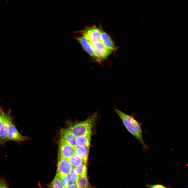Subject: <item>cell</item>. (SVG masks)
I'll return each mask as SVG.
<instances>
[{
  "mask_svg": "<svg viewBox=\"0 0 188 188\" xmlns=\"http://www.w3.org/2000/svg\"><path fill=\"white\" fill-rule=\"evenodd\" d=\"M115 110L128 131L140 142L144 149H148V147L143 138L142 124L132 115L125 114L117 109Z\"/></svg>",
  "mask_w": 188,
  "mask_h": 188,
  "instance_id": "obj_1",
  "label": "cell"
},
{
  "mask_svg": "<svg viewBox=\"0 0 188 188\" xmlns=\"http://www.w3.org/2000/svg\"><path fill=\"white\" fill-rule=\"evenodd\" d=\"M97 115L94 113L85 120L71 125L68 128L76 137L91 133Z\"/></svg>",
  "mask_w": 188,
  "mask_h": 188,
  "instance_id": "obj_2",
  "label": "cell"
},
{
  "mask_svg": "<svg viewBox=\"0 0 188 188\" xmlns=\"http://www.w3.org/2000/svg\"><path fill=\"white\" fill-rule=\"evenodd\" d=\"M89 43L93 52L94 58L98 62L106 58L112 52V50L107 48L101 42Z\"/></svg>",
  "mask_w": 188,
  "mask_h": 188,
  "instance_id": "obj_3",
  "label": "cell"
},
{
  "mask_svg": "<svg viewBox=\"0 0 188 188\" xmlns=\"http://www.w3.org/2000/svg\"><path fill=\"white\" fill-rule=\"evenodd\" d=\"M81 32L83 36L89 42H102L101 29L93 26L87 27Z\"/></svg>",
  "mask_w": 188,
  "mask_h": 188,
  "instance_id": "obj_4",
  "label": "cell"
},
{
  "mask_svg": "<svg viewBox=\"0 0 188 188\" xmlns=\"http://www.w3.org/2000/svg\"><path fill=\"white\" fill-rule=\"evenodd\" d=\"M74 153V148L61 138L58 145V158L68 159Z\"/></svg>",
  "mask_w": 188,
  "mask_h": 188,
  "instance_id": "obj_5",
  "label": "cell"
},
{
  "mask_svg": "<svg viewBox=\"0 0 188 188\" xmlns=\"http://www.w3.org/2000/svg\"><path fill=\"white\" fill-rule=\"evenodd\" d=\"M7 138L8 140L16 142H20L28 139L27 137L23 136L19 132L14 124L12 119L9 122Z\"/></svg>",
  "mask_w": 188,
  "mask_h": 188,
  "instance_id": "obj_6",
  "label": "cell"
},
{
  "mask_svg": "<svg viewBox=\"0 0 188 188\" xmlns=\"http://www.w3.org/2000/svg\"><path fill=\"white\" fill-rule=\"evenodd\" d=\"M72 168L67 159L58 158L56 175L59 176L68 175Z\"/></svg>",
  "mask_w": 188,
  "mask_h": 188,
  "instance_id": "obj_7",
  "label": "cell"
},
{
  "mask_svg": "<svg viewBox=\"0 0 188 188\" xmlns=\"http://www.w3.org/2000/svg\"><path fill=\"white\" fill-rule=\"evenodd\" d=\"M61 138L63 139L73 148L76 145V137L68 128H62L60 131Z\"/></svg>",
  "mask_w": 188,
  "mask_h": 188,
  "instance_id": "obj_8",
  "label": "cell"
},
{
  "mask_svg": "<svg viewBox=\"0 0 188 188\" xmlns=\"http://www.w3.org/2000/svg\"><path fill=\"white\" fill-rule=\"evenodd\" d=\"M11 119L8 114L6 119L0 129V140L1 143H5L8 141L7 136L9 122Z\"/></svg>",
  "mask_w": 188,
  "mask_h": 188,
  "instance_id": "obj_9",
  "label": "cell"
},
{
  "mask_svg": "<svg viewBox=\"0 0 188 188\" xmlns=\"http://www.w3.org/2000/svg\"><path fill=\"white\" fill-rule=\"evenodd\" d=\"M91 136V133L76 137V145L90 148Z\"/></svg>",
  "mask_w": 188,
  "mask_h": 188,
  "instance_id": "obj_10",
  "label": "cell"
},
{
  "mask_svg": "<svg viewBox=\"0 0 188 188\" xmlns=\"http://www.w3.org/2000/svg\"><path fill=\"white\" fill-rule=\"evenodd\" d=\"M102 42L107 48L112 51L116 48L115 45L110 36L104 31L101 29Z\"/></svg>",
  "mask_w": 188,
  "mask_h": 188,
  "instance_id": "obj_11",
  "label": "cell"
},
{
  "mask_svg": "<svg viewBox=\"0 0 188 188\" xmlns=\"http://www.w3.org/2000/svg\"><path fill=\"white\" fill-rule=\"evenodd\" d=\"M74 148L75 153L81 157L87 163L90 148L76 145Z\"/></svg>",
  "mask_w": 188,
  "mask_h": 188,
  "instance_id": "obj_12",
  "label": "cell"
},
{
  "mask_svg": "<svg viewBox=\"0 0 188 188\" xmlns=\"http://www.w3.org/2000/svg\"><path fill=\"white\" fill-rule=\"evenodd\" d=\"M76 38L84 49L91 56L94 58L93 52L89 41L83 36L77 37Z\"/></svg>",
  "mask_w": 188,
  "mask_h": 188,
  "instance_id": "obj_13",
  "label": "cell"
},
{
  "mask_svg": "<svg viewBox=\"0 0 188 188\" xmlns=\"http://www.w3.org/2000/svg\"><path fill=\"white\" fill-rule=\"evenodd\" d=\"M67 159L73 167L78 166L84 163L86 164L81 157L75 153Z\"/></svg>",
  "mask_w": 188,
  "mask_h": 188,
  "instance_id": "obj_14",
  "label": "cell"
},
{
  "mask_svg": "<svg viewBox=\"0 0 188 188\" xmlns=\"http://www.w3.org/2000/svg\"><path fill=\"white\" fill-rule=\"evenodd\" d=\"M74 172L79 177L87 176V167L86 164H83L79 166L73 167Z\"/></svg>",
  "mask_w": 188,
  "mask_h": 188,
  "instance_id": "obj_15",
  "label": "cell"
},
{
  "mask_svg": "<svg viewBox=\"0 0 188 188\" xmlns=\"http://www.w3.org/2000/svg\"><path fill=\"white\" fill-rule=\"evenodd\" d=\"M75 183L78 188H89V184L87 176L79 177Z\"/></svg>",
  "mask_w": 188,
  "mask_h": 188,
  "instance_id": "obj_16",
  "label": "cell"
},
{
  "mask_svg": "<svg viewBox=\"0 0 188 188\" xmlns=\"http://www.w3.org/2000/svg\"><path fill=\"white\" fill-rule=\"evenodd\" d=\"M48 186L49 188H64L59 179L56 175L49 184Z\"/></svg>",
  "mask_w": 188,
  "mask_h": 188,
  "instance_id": "obj_17",
  "label": "cell"
},
{
  "mask_svg": "<svg viewBox=\"0 0 188 188\" xmlns=\"http://www.w3.org/2000/svg\"><path fill=\"white\" fill-rule=\"evenodd\" d=\"M56 175L59 179L61 184L64 187L68 185L73 183L70 179L69 174L64 176H58Z\"/></svg>",
  "mask_w": 188,
  "mask_h": 188,
  "instance_id": "obj_18",
  "label": "cell"
},
{
  "mask_svg": "<svg viewBox=\"0 0 188 188\" xmlns=\"http://www.w3.org/2000/svg\"><path fill=\"white\" fill-rule=\"evenodd\" d=\"M69 175L71 181L72 183H75L79 177L74 172L73 168L69 173Z\"/></svg>",
  "mask_w": 188,
  "mask_h": 188,
  "instance_id": "obj_19",
  "label": "cell"
},
{
  "mask_svg": "<svg viewBox=\"0 0 188 188\" xmlns=\"http://www.w3.org/2000/svg\"><path fill=\"white\" fill-rule=\"evenodd\" d=\"M8 114L3 111L0 116V129L6 119Z\"/></svg>",
  "mask_w": 188,
  "mask_h": 188,
  "instance_id": "obj_20",
  "label": "cell"
},
{
  "mask_svg": "<svg viewBox=\"0 0 188 188\" xmlns=\"http://www.w3.org/2000/svg\"><path fill=\"white\" fill-rule=\"evenodd\" d=\"M147 186L148 188H169L160 184L150 185L148 184Z\"/></svg>",
  "mask_w": 188,
  "mask_h": 188,
  "instance_id": "obj_21",
  "label": "cell"
},
{
  "mask_svg": "<svg viewBox=\"0 0 188 188\" xmlns=\"http://www.w3.org/2000/svg\"><path fill=\"white\" fill-rule=\"evenodd\" d=\"M64 188H78L75 183H72L68 185Z\"/></svg>",
  "mask_w": 188,
  "mask_h": 188,
  "instance_id": "obj_22",
  "label": "cell"
},
{
  "mask_svg": "<svg viewBox=\"0 0 188 188\" xmlns=\"http://www.w3.org/2000/svg\"><path fill=\"white\" fill-rule=\"evenodd\" d=\"M0 188H8L6 185L4 183H0Z\"/></svg>",
  "mask_w": 188,
  "mask_h": 188,
  "instance_id": "obj_23",
  "label": "cell"
},
{
  "mask_svg": "<svg viewBox=\"0 0 188 188\" xmlns=\"http://www.w3.org/2000/svg\"><path fill=\"white\" fill-rule=\"evenodd\" d=\"M3 111L2 110V107L0 105V113H1Z\"/></svg>",
  "mask_w": 188,
  "mask_h": 188,
  "instance_id": "obj_24",
  "label": "cell"
},
{
  "mask_svg": "<svg viewBox=\"0 0 188 188\" xmlns=\"http://www.w3.org/2000/svg\"><path fill=\"white\" fill-rule=\"evenodd\" d=\"M3 111L1 113H0V116L1 115V114L2 113Z\"/></svg>",
  "mask_w": 188,
  "mask_h": 188,
  "instance_id": "obj_25",
  "label": "cell"
},
{
  "mask_svg": "<svg viewBox=\"0 0 188 188\" xmlns=\"http://www.w3.org/2000/svg\"><path fill=\"white\" fill-rule=\"evenodd\" d=\"M0 143H1V141H0Z\"/></svg>",
  "mask_w": 188,
  "mask_h": 188,
  "instance_id": "obj_26",
  "label": "cell"
}]
</instances>
